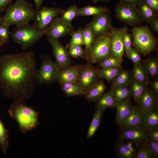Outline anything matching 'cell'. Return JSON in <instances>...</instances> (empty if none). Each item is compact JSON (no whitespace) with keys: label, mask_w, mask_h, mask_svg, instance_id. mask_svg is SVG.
Here are the masks:
<instances>
[{"label":"cell","mask_w":158,"mask_h":158,"mask_svg":"<svg viewBox=\"0 0 158 158\" xmlns=\"http://www.w3.org/2000/svg\"><path fill=\"white\" fill-rule=\"evenodd\" d=\"M13 0H0V13L4 11Z\"/></svg>","instance_id":"bcb514c9"},{"label":"cell","mask_w":158,"mask_h":158,"mask_svg":"<svg viewBox=\"0 0 158 158\" xmlns=\"http://www.w3.org/2000/svg\"><path fill=\"white\" fill-rule=\"evenodd\" d=\"M2 16L1 15V14L0 13V23L1 22Z\"/></svg>","instance_id":"11a10c76"},{"label":"cell","mask_w":158,"mask_h":158,"mask_svg":"<svg viewBox=\"0 0 158 158\" xmlns=\"http://www.w3.org/2000/svg\"><path fill=\"white\" fill-rule=\"evenodd\" d=\"M116 143L115 152L117 155L122 158H134L136 153V148L140 144L128 140L125 142L120 139Z\"/></svg>","instance_id":"2e32d148"},{"label":"cell","mask_w":158,"mask_h":158,"mask_svg":"<svg viewBox=\"0 0 158 158\" xmlns=\"http://www.w3.org/2000/svg\"><path fill=\"white\" fill-rule=\"evenodd\" d=\"M149 138L158 142V128L149 130Z\"/></svg>","instance_id":"c3c4849f"},{"label":"cell","mask_w":158,"mask_h":158,"mask_svg":"<svg viewBox=\"0 0 158 158\" xmlns=\"http://www.w3.org/2000/svg\"><path fill=\"white\" fill-rule=\"evenodd\" d=\"M60 84L62 90L68 97L84 95L85 93L77 82H66Z\"/></svg>","instance_id":"cb8c5ba5"},{"label":"cell","mask_w":158,"mask_h":158,"mask_svg":"<svg viewBox=\"0 0 158 158\" xmlns=\"http://www.w3.org/2000/svg\"><path fill=\"white\" fill-rule=\"evenodd\" d=\"M98 70L89 63L81 65L77 82L85 92L99 80Z\"/></svg>","instance_id":"4fadbf2b"},{"label":"cell","mask_w":158,"mask_h":158,"mask_svg":"<svg viewBox=\"0 0 158 158\" xmlns=\"http://www.w3.org/2000/svg\"><path fill=\"white\" fill-rule=\"evenodd\" d=\"M120 2L136 6L143 0H119Z\"/></svg>","instance_id":"681fc988"},{"label":"cell","mask_w":158,"mask_h":158,"mask_svg":"<svg viewBox=\"0 0 158 158\" xmlns=\"http://www.w3.org/2000/svg\"><path fill=\"white\" fill-rule=\"evenodd\" d=\"M1 23L10 26L29 23L33 20L36 10L25 0H16L5 9Z\"/></svg>","instance_id":"7a4b0ae2"},{"label":"cell","mask_w":158,"mask_h":158,"mask_svg":"<svg viewBox=\"0 0 158 158\" xmlns=\"http://www.w3.org/2000/svg\"><path fill=\"white\" fill-rule=\"evenodd\" d=\"M121 67H116L98 69V74L99 78L106 80L108 82L113 81L121 69Z\"/></svg>","instance_id":"f546056e"},{"label":"cell","mask_w":158,"mask_h":158,"mask_svg":"<svg viewBox=\"0 0 158 158\" xmlns=\"http://www.w3.org/2000/svg\"><path fill=\"white\" fill-rule=\"evenodd\" d=\"M93 2L96 3L99 1L108 2L110 1L111 0H91Z\"/></svg>","instance_id":"f5cc1de1"},{"label":"cell","mask_w":158,"mask_h":158,"mask_svg":"<svg viewBox=\"0 0 158 158\" xmlns=\"http://www.w3.org/2000/svg\"><path fill=\"white\" fill-rule=\"evenodd\" d=\"M64 11L59 7L42 6L39 9L36 10L32 25L37 29L44 31L53 20L61 15Z\"/></svg>","instance_id":"9c48e42d"},{"label":"cell","mask_w":158,"mask_h":158,"mask_svg":"<svg viewBox=\"0 0 158 158\" xmlns=\"http://www.w3.org/2000/svg\"><path fill=\"white\" fill-rule=\"evenodd\" d=\"M140 144L138 151L136 152L135 158H154L144 142L140 143Z\"/></svg>","instance_id":"f35d334b"},{"label":"cell","mask_w":158,"mask_h":158,"mask_svg":"<svg viewBox=\"0 0 158 158\" xmlns=\"http://www.w3.org/2000/svg\"><path fill=\"white\" fill-rule=\"evenodd\" d=\"M132 39L131 34L128 32V30L125 31L123 34V40L125 53L127 56L132 48L131 46Z\"/></svg>","instance_id":"b9f144b4"},{"label":"cell","mask_w":158,"mask_h":158,"mask_svg":"<svg viewBox=\"0 0 158 158\" xmlns=\"http://www.w3.org/2000/svg\"><path fill=\"white\" fill-rule=\"evenodd\" d=\"M106 89L104 82L99 80L85 92L84 95L87 101L95 102L104 93Z\"/></svg>","instance_id":"ffe728a7"},{"label":"cell","mask_w":158,"mask_h":158,"mask_svg":"<svg viewBox=\"0 0 158 158\" xmlns=\"http://www.w3.org/2000/svg\"><path fill=\"white\" fill-rule=\"evenodd\" d=\"M137 13L142 21L148 23L153 18L158 15V13L149 6L143 0L136 6Z\"/></svg>","instance_id":"7402d4cb"},{"label":"cell","mask_w":158,"mask_h":158,"mask_svg":"<svg viewBox=\"0 0 158 158\" xmlns=\"http://www.w3.org/2000/svg\"><path fill=\"white\" fill-rule=\"evenodd\" d=\"M152 87L153 89L156 94L158 92V81L156 80L154 81L152 84Z\"/></svg>","instance_id":"816d5d0a"},{"label":"cell","mask_w":158,"mask_h":158,"mask_svg":"<svg viewBox=\"0 0 158 158\" xmlns=\"http://www.w3.org/2000/svg\"><path fill=\"white\" fill-rule=\"evenodd\" d=\"M121 61L113 56L98 62V66L102 68H107L116 67H121Z\"/></svg>","instance_id":"8d00e7d4"},{"label":"cell","mask_w":158,"mask_h":158,"mask_svg":"<svg viewBox=\"0 0 158 158\" xmlns=\"http://www.w3.org/2000/svg\"><path fill=\"white\" fill-rule=\"evenodd\" d=\"M81 46L76 45L69 47L68 51L69 55L73 57L84 58L85 51L83 49Z\"/></svg>","instance_id":"ab89813d"},{"label":"cell","mask_w":158,"mask_h":158,"mask_svg":"<svg viewBox=\"0 0 158 158\" xmlns=\"http://www.w3.org/2000/svg\"><path fill=\"white\" fill-rule=\"evenodd\" d=\"M9 26L0 23V39L5 43L8 42L9 39L10 32Z\"/></svg>","instance_id":"7bdbcfd3"},{"label":"cell","mask_w":158,"mask_h":158,"mask_svg":"<svg viewBox=\"0 0 158 158\" xmlns=\"http://www.w3.org/2000/svg\"><path fill=\"white\" fill-rule=\"evenodd\" d=\"M15 26L10 32V36L23 50L32 47L45 35V31L40 30L29 23Z\"/></svg>","instance_id":"277c9868"},{"label":"cell","mask_w":158,"mask_h":158,"mask_svg":"<svg viewBox=\"0 0 158 158\" xmlns=\"http://www.w3.org/2000/svg\"><path fill=\"white\" fill-rule=\"evenodd\" d=\"M37 63L31 51L0 55V90L5 97L25 103L38 84Z\"/></svg>","instance_id":"6da1fadb"},{"label":"cell","mask_w":158,"mask_h":158,"mask_svg":"<svg viewBox=\"0 0 158 158\" xmlns=\"http://www.w3.org/2000/svg\"><path fill=\"white\" fill-rule=\"evenodd\" d=\"M8 112L11 117L18 123L19 129L23 133L35 128L39 124V112L17 99L14 100Z\"/></svg>","instance_id":"3957f363"},{"label":"cell","mask_w":158,"mask_h":158,"mask_svg":"<svg viewBox=\"0 0 158 158\" xmlns=\"http://www.w3.org/2000/svg\"><path fill=\"white\" fill-rule=\"evenodd\" d=\"M5 43L0 39V47L3 45Z\"/></svg>","instance_id":"db71d44e"},{"label":"cell","mask_w":158,"mask_h":158,"mask_svg":"<svg viewBox=\"0 0 158 158\" xmlns=\"http://www.w3.org/2000/svg\"><path fill=\"white\" fill-rule=\"evenodd\" d=\"M81 65H76L61 68L57 81L61 84L68 82H77Z\"/></svg>","instance_id":"ac0fdd59"},{"label":"cell","mask_w":158,"mask_h":158,"mask_svg":"<svg viewBox=\"0 0 158 158\" xmlns=\"http://www.w3.org/2000/svg\"><path fill=\"white\" fill-rule=\"evenodd\" d=\"M131 32L133 45L135 49L145 56L154 51L157 39L148 27H134Z\"/></svg>","instance_id":"5b68a950"},{"label":"cell","mask_w":158,"mask_h":158,"mask_svg":"<svg viewBox=\"0 0 158 158\" xmlns=\"http://www.w3.org/2000/svg\"><path fill=\"white\" fill-rule=\"evenodd\" d=\"M150 28L153 31L158 33V16H156L152 18L149 22Z\"/></svg>","instance_id":"f6af8a7d"},{"label":"cell","mask_w":158,"mask_h":158,"mask_svg":"<svg viewBox=\"0 0 158 158\" xmlns=\"http://www.w3.org/2000/svg\"><path fill=\"white\" fill-rule=\"evenodd\" d=\"M132 78L134 80L147 84L149 82L148 76L143 66L141 64L134 66Z\"/></svg>","instance_id":"4dcf8cb0"},{"label":"cell","mask_w":158,"mask_h":158,"mask_svg":"<svg viewBox=\"0 0 158 158\" xmlns=\"http://www.w3.org/2000/svg\"><path fill=\"white\" fill-rule=\"evenodd\" d=\"M82 31L84 44L85 47V51H86L90 48L95 40V38L91 30L89 23L83 29H82Z\"/></svg>","instance_id":"e575fe53"},{"label":"cell","mask_w":158,"mask_h":158,"mask_svg":"<svg viewBox=\"0 0 158 158\" xmlns=\"http://www.w3.org/2000/svg\"><path fill=\"white\" fill-rule=\"evenodd\" d=\"M89 24L95 40L111 34L113 27L109 9L94 16Z\"/></svg>","instance_id":"ba28073f"},{"label":"cell","mask_w":158,"mask_h":158,"mask_svg":"<svg viewBox=\"0 0 158 158\" xmlns=\"http://www.w3.org/2000/svg\"><path fill=\"white\" fill-rule=\"evenodd\" d=\"M127 30L128 29L127 26L117 28L113 27L111 33V56H115L121 62L125 51L123 35L125 31Z\"/></svg>","instance_id":"5bb4252c"},{"label":"cell","mask_w":158,"mask_h":158,"mask_svg":"<svg viewBox=\"0 0 158 158\" xmlns=\"http://www.w3.org/2000/svg\"><path fill=\"white\" fill-rule=\"evenodd\" d=\"M51 44L56 62L61 68L71 66V60L68 51L58 40H48Z\"/></svg>","instance_id":"9a60e30c"},{"label":"cell","mask_w":158,"mask_h":158,"mask_svg":"<svg viewBox=\"0 0 158 158\" xmlns=\"http://www.w3.org/2000/svg\"><path fill=\"white\" fill-rule=\"evenodd\" d=\"M108 9L106 7L96 6L90 5L78 8V16H95L104 11Z\"/></svg>","instance_id":"83f0119b"},{"label":"cell","mask_w":158,"mask_h":158,"mask_svg":"<svg viewBox=\"0 0 158 158\" xmlns=\"http://www.w3.org/2000/svg\"><path fill=\"white\" fill-rule=\"evenodd\" d=\"M116 121L120 125L131 113L134 107L129 98L116 103Z\"/></svg>","instance_id":"d6986e66"},{"label":"cell","mask_w":158,"mask_h":158,"mask_svg":"<svg viewBox=\"0 0 158 158\" xmlns=\"http://www.w3.org/2000/svg\"><path fill=\"white\" fill-rule=\"evenodd\" d=\"M8 136V130L0 119V145L4 154H6L9 146Z\"/></svg>","instance_id":"836d02e7"},{"label":"cell","mask_w":158,"mask_h":158,"mask_svg":"<svg viewBox=\"0 0 158 158\" xmlns=\"http://www.w3.org/2000/svg\"><path fill=\"white\" fill-rule=\"evenodd\" d=\"M127 56L133 63L134 66L141 64V56L135 49L132 48Z\"/></svg>","instance_id":"ee69618b"},{"label":"cell","mask_w":158,"mask_h":158,"mask_svg":"<svg viewBox=\"0 0 158 158\" xmlns=\"http://www.w3.org/2000/svg\"><path fill=\"white\" fill-rule=\"evenodd\" d=\"M136 102L138 105V107L144 114L154 108L156 104L154 95L148 88Z\"/></svg>","instance_id":"44dd1931"},{"label":"cell","mask_w":158,"mask_h":158,"mask_svg":"<svg viewBox=\"0 0 158 158\" xmlns=\"http://www.w3.org/2000/svg\"><path fill=\"white\" fill-rule=\"evenodd\" d=\"M144 142L147 146L154 157H158V142L149 138L147 139Z\"/></svg>","instance_id":"60d3db41"},{"label":"cell","mask_w":158,"mask_h":158,"mask_svg":"<svg viewBox=\"0 0 158 158\" xmlns=\"http://www.w3.org/2000/svg\"><path fill=\"white\" fill-rule=\"evenodd\" d=\"M143 66L148 76L152 77L156 76L158 72V62L155 58H150L143 61Z\"/></svg>","instance_id":"d6a6232c"},{"label":"cell","mask_w":158,"mask_h":158,"mask_svg":"<svg viewBox=\"0 0 158 158\" xmlns=\"http://www.w3.org/2000/svg\"><path fill=\"white\" fill-rule=\"evenodd\" d=\"M115 11L117 18L120 22L134 27L141 23L136 6L120 2L115 5Z\"/></svg>","instance_id":"30bf717a"},{"label":"cell","mask_w":158,"mask_h":158,"mask_svg":"<svg viewBox=\"0 0 158 158\" xmlns=\"http://www.w3.org/2000/svg\"><path fill=\"white\" fill-rule=\"evenodd\" d=\"M149 130L144 125L123 129H119V139L127 140L140 144L149 138Z\"/></svg>","instance_id":"7c38bea8"},{"label":"cell","mask_w":158,"mask_h":158,"mask_svg":"<svg viewBox=\"0 0 158 158\" xmlns=\"http://www.w3.org/2000/svg\"><path fill=\"white\" fill-rule=\"evenodd\" d=\"M96 109L104 111L116 107V102L111 91L104 93L95 102Z\"/></svg>","instance_id":"603a6c76"},{"label":"cell","mask_w":158,"mask_h":158,"mask_svg":"<svg viewBox=\"0 0 158 158\" xmlns=\"http://www.w3.org/2000/svg\"><path fill=\"white\" fill-rule=\"evenodd\" d=\"M111 91L116 103L129 98L131 95L128 86L113 87Z\"/></svg>","instance_id":"1f68e13d"},{"label":"cell","mask_w":158,"mask_h":158,"mask_svg":"<svg viewBox=\"0 0 158 158\" xmlns=\"http://www.w3.org/2000/svg\"><path fill=\"white\" fill-rule=\"evenodd\" d=\"M71 23L63 20L60 16L56 17L45 31V35L47 39L58 40L66 36L74 30Z\"/></svg>","instance_id":"8fae6325"},{"label":"cell","mask_w":158,"mask_h":158,"mask_svg":"<svg viewBox=\"0 0 158 158\" xmlns=\"http://www.w3.org/2000/svg\"><path fill=\"white\" fill-rule=\"evenodd\" d=\"M111 33L94 40L88 50L85 51L84 58L91 64L98 63L111 56Z\"/></svg>","instance_id":"8992f818"},{"label":"cell","mask_w":158,"mask_h":158,"mask_svg":"<svg viewBox=\"0 0 158 158\" xmlns=\"http://www.w3.org/2000/svg\"><path fill=\"white\" fill-rule=\"evenodd\" d=\"M131 79L128 72L121 70L112 81V87L128 86Z\"/></svg>","instance_id":"f1b7e54d"},{"label":"cell","mask_w":158,"mask_h":158,"mask_svg":"<svg viewBox=\"0 0 158 158\" xmlns=\"http://www.w3.org/2000/svg\"><path fill=\"white\" fill-rule=\"evenodd\" d=\"M144 114L138 107H134L130 114L120 126L119 129L134 127L144 125Z\"/></svg>","instance_id":"e0dca14e"},{"label":"cell","mask_w":158,"mask_h":158,"mask_svg":"<svg viewBox=\"0 0 158 158\" xmlns=\"http://www.w3.org/2000/svg\"><path fill=\"white\" fill-rule=\"evenodd\" d=\"M150 7L158 12V0H144Z\"/></svg>","instance_id":"7dc6e473"},{"label":"cell","mask_w":158,"mask_h":158,"mask_svg":"<svg viewBox=\"0 0 158 158\" xmlns=\"http://www.w3.org/2000/svg\"><path fill=\"white\" fill-rule=\"evenodd\" d=\"M131 94L136 102L147 89V84L131 79L129 85Z\"/></svg>","instance_id":"d4e9b609"},{"label":"cell","mask_w":158,"mask_h":158,"mask_svg":"<svg viewBox=\"0 0 158 158\" xmlns=\"http://www.w3.org/2000/svg\"><path fill=\"white\" fill-rule=\"evenodd\" d=\"M36 7V10L39 9L41 7L44 0H33Z\"/></svg>","instance_id":"f907efd6"},{"label":"cell","mask_w":158,"mask_h":158,"mask_svg":"<svg viewBox=\"0 0 158 158\" xmlns=\"http://www.w3.org/2000/svg\"><path fill=\"white\" fill-rule=\"evenodd\" d=\"M103 110L96 109L88 130L87 137L91 138L97 131L102 120Z\"/></svg>","instance_id":"4316f807"},{"label":"cell","mask_w":158,"mask_h":158,"mask_svg":"<svg viewBox=\"0 0 158 158\" xmlns=\"http://www.w3.org/2000/svg\"><path fill=\"white\" fill-rule=\"evenodd\" d=\"M155 107L144 114V125L148 130L158 128V114Z\"/></svg>","instance_id":"484cf974"},{"label":"cell","mask_w":158,"mask_h":158,"mask_svg":"<svg viewBox=\"0 0 158 158\" xmlns=\"http://www.w3.org/2000/svg\"><path fill=\"white\" fill-rule=\"evenodd\" d=\"M41 64L36 73L38 84L50 85L57 81L60 68L56 61L46 55L42 56Z\"/></svg>","instance_id":"52a82bcc"},{"label":"cell","mask_w":158,"mask_h":158,"mask_svg":"<svg viewBox=\"0 0 158 158\" xmlns=\"http://www.w3.org/2000/svg\"><path fill=\"white\" fill-rule=\"evenodd\" d=\"M82 30V29L79 28L71 33L70 35L71 38L68 44L69 47L76 45H84Z\"/></svg>","instance_id":"74e56055"},{"label":"cell","mask_w":158,"mask_h":158,"mask_svg":"<svg viewBox=\"0 0 158 158\" xmlns=\"http://www.w3.org/2000/svg\"><path fill=\"white\" fill-rule=\"evenodd\" d=\"M78 8L75 4H73L65 10L61 16V18L66 22L71 23L72 21L78 16Z\"/></svg>","instance_id":"d590c367"}]
</instances>
